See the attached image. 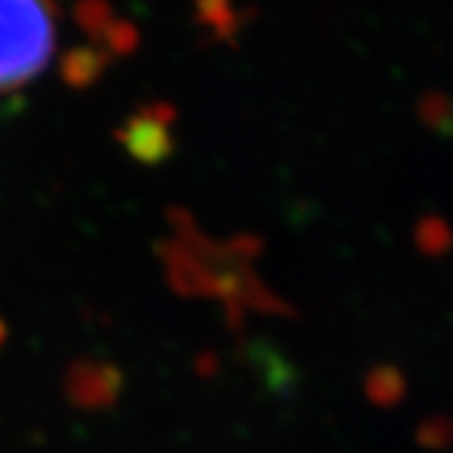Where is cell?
Returning <instances> with one entry per match:
<instances>
[{
  "label": "cell",
  "instance_id": "1",
  "mask_svg": "<svg viewBox=\"0 0 453 453\" xmlns=\"http://www.w3.org/2000/svg\"><path fill=\"white\" fill-rule=\"evenodd\" d=\"M53 50V16L38 3H0V91L33 79Z\"/></svg>",
  "mask_w": 453,
  "mask_h": 453
}]
</instances>
